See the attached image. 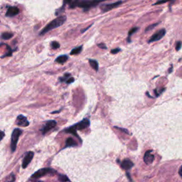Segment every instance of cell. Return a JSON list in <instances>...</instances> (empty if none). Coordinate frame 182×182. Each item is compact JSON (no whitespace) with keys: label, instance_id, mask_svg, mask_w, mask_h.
Masks as SVG:
<instances>
[{"label":"cell","instance_id":"obj_21","mask_svg":"<svg viewBox=\"0 0 182 182\" xmlns=\"http://www.w3.org/2000/svg\"><path fill=\"white\" fill-rule=\"evenodd\" d=\"M14 181H15V176L13 174H12L10 177H9L8 179L7 180V181L6 182H14Z\"/></svg>","mask_w":182,"mask_h":182},{"label":"cell","instance_id":"obj_14","mask_svg":"<svg viewBox=\"0 0 182 182\" xmlns=\"http://www.w3.org/2000/svg\"><path fill=\"white\" fill-rule=\"evenodd\" d=\"M89 63H90L91 66L95 70V71H98V63H97V61H96L95 60H93V59H90Z\"/></svg>","mask_w":182,"mask_h":182},{"label":"cell","instance_id":"obj_18","mask_svg":"<svg viewBox=\"0 0 182 182\" xmlns=\"http://www.w3.org/2000/svg\"><path fill=\"white\" fill-rule=\"evenodd\" d=\"M82 46L78 47V48H74V49L72 50V51L71 52V55L78 54V53H80V52H81V51H82Z\"/></svg>","mask_w":182,"mask_h":182},{"label":"cell","instance_id":"obj_4","mask_svg":"<svg viewBox=\"0 0 182 182\" xmlns=\"http://www.w3.org/2000/svg\"><path fill=\"white\" fill-rule=\"evenodd\" d=\"M101 1H78V4L77 7H82L84 9H87V8H90V7H95V6L97 5Z\"/></svg>","mask_w":182,"mask_h":182},{"label":"cell","instance_id":"obj_30","mask_svg":"<svg viewBox=\"0 0 182 182\" xmlns=\"http://www.w3.org/2000/svg\"><path fill=\"white\" fill-rule=\"evenodd\" d=\"M181 169H182V166H180V168H179V175H180V177H181Z\"/></svg>","mask_w":182,"mask_h":182},{"label":"cell","instance_id":"obj_24","mask_svg":"<svg viewBox=\"0 0 182 182\" xmlns=\"http://www.w3.org/2000/svg\"><path fill=\"white\" fill-rule=\"evenodd\" d=\"M70 77V74L69 73H65L64 75V77L63 78H61L60 80L61 81H64V80H67L68 79V78Z\"/></svg>","mask_w":182,"mask_h":182},{"label":"cell","instance_id":"obj_9","mask_svg":"<svg viewBox=\"0 0 182 182\" xmlns=\"http://www.w3.org/2000/svg\"><path fill=\"white\" fill-rule=\"evenodd\" d=\"M16 124L21 127H27L29 125V122L27 120V117L21 115L18 116L17 119H16Z\"/></svg>","mask_w":182,"mask_h":182},{"label":"cell","instance_id":"obj_1","mask_svg":"<svg viewBox=\"0 0 182 182\" xmlns=\"http://www.w3.org/2000/svg\"><path fill=\"white\" fill-rule=\"evenodd\" d=\"M65 21H66V16H61L56 18V19H53V21H51L49 24H47V25L43 29V30L40 32L39 35H44L46 33H47L48 31H49L53 29H56L57 28V27H61V25H63V24H64V22H65Z\"/></svg>","mask_w":182,"mask_h":182},{"label":"cell","instance_id":"obj_2","mask_svg":"<svg viewBox=\"0 0 182 182\" xmlns=\"http://www.w3.org/2000/svg\"><path fill=\"white\" fill-rule=\"evenodd\" d=\"M21 134H22L21 130L18 129V128L14 130L12 134V140H11V149H12V152H14L16 150V145H17L18 140H19V137Z\"/></svg>","mask_w":182,"mask_h":182},{"label":"cell","instance_id":"obj_3","mask_svg":"<svg viewBox=\"0 0 182 182\" xmlns=\"http://www.w3.org/2000/svg\"><path fill=\"white\" fill-rule=\"evenodd\" d=\"M53 173H56L53 169H50V168H44V169H39V171H37L36 172H35L34 174L32 175L31 178L33 179H39L41 177H44V176L47 175L48 174H53Z\"/></svg>","mask_w":182,"mask_h":182},{"label":"cell","instance_id":"obj_6","mask_svg":"<svg viewBox=\"0 0 182 182\" xmlns=\"http://www.w3.org/2000/svg\"><path fill=\"white\" fill-rule=\"evenodd\" d=\"M90 125V121L88 120H87V119H84L83 120H82V121L79 122V123L76 124V125H73V127H71L73 129H74L75 130H84L85 129V128L88 127V126Z\"/></svg>","mask_w":182,"mask_h":182},{"label":"cell","instance_id":"obj_17","mask_svg":"<svg viewBox=\"0 0 182 182\" xmlns=\"http://www.w3.org/2000/svg\"><path fill=\"white\" fill-rule=\"evenodd\" d=\"M13 33H7V32H5V33H2V37L3 39H5V40H7V39H10L11 38L13 37Z\"/></svg>","mask_w":182,"mask_h":182},{"label":"cell","instance_id":"obj_25","mask_svg":"<svg viewBox=\"0 0 182 182\" xmlns=\"http://www.w3.org/2000/svg\"><path fill=\"white\" fill-rule=\"evenodd\" d=\"M181 41H178V42H177V46H176V50H177V51H179V50L181 49Z\"/></svg>","mask_w":182,"mask_h":182},{"label":"cell","instance_id":"obj_27","mask_svg":"<svg viewBox=\"0 0 182 182\" xmlns=\"http://www.w3.org/2000/svg\"><path fill=\"white\" fill-rule=\"evenodd\" d=\"M120 51V48H116V49H112L111 51V53H112V54H115V53H117L118 52Z\"/></svg>","mask_w":182,"mask_h":182},{"label":"cell","instance_id":"obj_20","mask_svg":"<svg viewBox=\"0 0 182 182\" xmlns=\"http://www.w3.org/2000/svg\"><path fill=\"white\" fill-rule=\"evenodd\" d=\"M59 179L61 182H65V181H68V177H67L66 176H65V175H59Z\"/></svg>","mask_w":182,"mask_h":182},{"label":"cell","instance_id":"obj_32","mask_svg":"<svg viewBox=\"0 0 182 182\" xmlns=\"http://www.w3.org/2000/svg\"><path fill=\"white\" fill-rule=\"evenodd\" d=\"M171 72H172V68H170V69H169V73H171Z\"/></svg>","mask_w":182,"mask_h":182},{"label":"cell","instance_id":"obj_15","mask_svg":"<svg viewBox=\"0 0 182 182\" xmlns=\"http://www.w3.org/2000/svg\"><path fill=\"white\" fill-rule=\"evenodd\" d=\"M68 56L64 55V56H60L59 57H58L55 61L59 63H64L65 62H66L67 60H68Z\"/></svg>","mask_w":182,"mask_h":182},{"label":"cell","instance_id":"obj_10","mask_svg":"<svg viewBox=\"0 0 182 182\" xmlns=\"http://www.w3.org/2000/svg\"><path fill=\"white\" fill-rule=\"evenodd\" d=\"M152 150H149L145 153V157H144V162H145L147 164H152L153 161H154V154H152Z\"/></svg>","mask_w":182,"mask_h":182},{"label":"cell","instance_id":"obj_8","mask_svg":"<svg viewBox=\"0 0 182 182\" xmlns=\"http://www.w3.org/2000/svg\"><path fill=\"white\" fill-rule=\"evenodd\" d=\"M33 155H34V153L33 152H29L27 154H26L25 157H24L22 162V167L24 168V169L27 168V166L29 164L30 162H31L32 159H33Z\"/></svg>","mask_w":182,"mask_h":182},{"label":"cell","instance_id":"obj_5","mask_svg":"<svg viewBox=\"0 0 182 182\" xmlns=\"http://www.w3.org/2000/svg\"><path fill=\"white\" fill-rule=\"evenodd\" d=\"M165 33H166V30H165L164 29H162L159 31H157V33H155V34L153 35L148 42L152 43V42H154V41H157L160 40V39H162V38L164 36Z\"/></svg>","mask_w":182,"mask_h":182},{"label":"cell","instance_id":"obj_19","mask_svg":"<svg viewBox=\"0 0 182 182\" xmlns=\"http://www.w3.org/2000/svg\"><path fill=\"white\" fill-rule=\"evenodd\" d=\"M51 48H53V49H57V48H59V47H60V44H59V42H57V41H53V42L51 43Z\"/></svg>","mask_w":182,"mask_h":182},{"label":"cell","instance_id":"obj_7","mask_svg":"<svg viewBox=\"0 0 182 182\" xmlns=\"http://www.w3.org/2000/svg\"><path fill=\"white\" fill-rule=\"evenodd\" d=\"M56 125V122L54 120H50V121L46 122V125L41 129V132H42L43 134H46V133L48 132V131L51 130V129H53L55 126Z\"/></svg>","mask_w":182,"mask_h":182},{"label":"cell","instance_id":"obj_23","mask_svg":"<svg viewBox=\"0 0 182 182\" xmlns=\"http://www.w3.org/2000/svg\"><path fill=\"white\" fill-rule=\"evenodd\" d=\"M137 30H138V28H137V27H134V28L131 29V30L129 31V33H128V34H129V37L130 36H132V35L133 33H134V32L137 31Z\"/></svg>","mask_w":182,"mask_h":182},{"label":"cell","instance_id":"obj_26","mask_svg":"<svg viewBox=\"0 0 182 182\" xmlns=\"http://www.w3.org/2000/svg\"><path fill=\"white\" fill-rule=\"evenodd\" d=\"M97 46H98L99 48H103V49H105V48H107L106 46H105V44H97Z\"/></svg>","mask_w":182,"mask_h":182},{"label":"cell","instance_id":"obj_28","mask_svg":"<svg viewBox=\"0 0 182 182\" xmlns=\"http://www.w3.org/2000/svg\"><path fill=\"white\" fill-rule=\"evenodd\" d=\"M4 135H5V134H4V132L0 130V141H1V140H2V139L4 138Z\"/></svg>","mask_w":182,"mask_h":182},{"label":"cell","instance_id":"obj_16","mask_svg":"<svg viewBox=\"0 0 182 182\" xmlns=\"http://www.w3.org/2000/svg\"><path fill=\"white\" fill-rule=\"evenodd\" d=\"M74 146H77V143L74 141L73 138L71 137H69V138L67 139L66 140V146L65 147H74Z\"/></svg>","mask_w":182,"mask_h":182},{"label":"cell","instance_id":"obj_22","mask_svg":"<svg viewBox=\"0 0 182 182\" xmlns=\"http://www.w3.org/2000/svg\"><path fill=\"white\" fill-rule=\"evenodd\" d=\"M158 24H159V23H157V24H152V25H150V26H149V27H147V29H145V31H148L152 30V29L154 28V27H157V26L158 25Z\"/></svg>","mask_w":182,"mask_h":182},{"label":"cell","instance_id":"obj_11","mask_svg":"<svg viewBox=\"0 0 182 182\" xmlns=\"http://www.w3.org/2000/svg\"><path fill=\"white\" fill-rule=\"evenodd\" d=\"M122 3V1H116V2H115V3H112V4H105V5H103L102 7H101V10L103 11L104 12H108V11L112 10V9L115 8V7H117V6L121 4Z\"/></svg>","mask_w":182,"mask_h":182},{"label":"cell","instance_id":"obj_12","mask_svg":"<svg viewBox=\"0 0 182 182\" xmlns=\"http://www.w3.org/2000/svg\"><path fill=\"white\" fill-rule=\"evenodd\" d=\"M19 13V10L18 7H10L8 8L7 13H6V16H9V17H12V16H14L17 15Z\"/></svg>","mask_w":182,"mask_h":182},{"label":"cell","instance_id":"obj_13","mask_svg":"<svg viewBox=\"0 0 182 182\" xmlns=\"http://www.w3.org/2000/svg\"><path fill=\"white\" fill-rule=\"evenodd\" d=\"M133 166H134V164L130 160H125L121 163V167L125 170H129Z\"/></svg>","mask_w":182,"mask_h":182},{"label":"cell","instance_id":"obj_29","mask_svg":"<svg viewBox=\"0 0 182 182\" xmlns=\"http://www.w3.org/2000/svg\"><path fill=\"white\" fill-rule=\"evenodd\" d=\"M74 82V78H68V80H66V83L68 84H70L71 83V82Z\"/></svg>","mask_w":182,"mask_h":182},{"label":"cell","instance_id":"obj_31","mask_svg":"<svg viewBox=\"0 0 182 182\" xmlns=\"http://www.w3.org/2000/svg\"><path fill=\"white\" fill-rule=\"evenodd\" d=\"M166 2V1H158V2L156 3L155 4H163V3Z\"/></svg>","mask_w":182,"mask_h":182}]
</instances>
